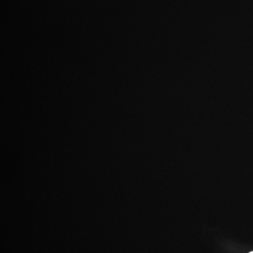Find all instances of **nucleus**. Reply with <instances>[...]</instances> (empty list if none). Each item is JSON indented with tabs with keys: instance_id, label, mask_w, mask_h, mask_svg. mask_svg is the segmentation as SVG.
I'll list each match as a JSON object with an SVG mask.
<instances>
[{
	"instance_id": "1",
	"label": "nucleus",
	"mask_w": 253,
	"mask_h": 253,
	"mask_svg": "<svg viewBox=\"0 0 253 253\" xmlns=\"http://www.w3.org/2000/svg\"><path fill=\"white\" fill-rule=\"evenodd\" d=\"M253 253V252H251V253Z\"/></svg>"
}]
</instances>
